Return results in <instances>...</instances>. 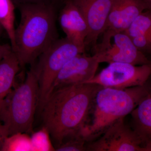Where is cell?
Returning a JSON list of instances; mask_svg holds the SVG:
<instances>
[{"mask_svg":"<svg viewBox=\"0 0 151 151\" xmlns=\"http://www.w3.org/2000/svg\"><path fill=\"white\" fill-rule=\"evenodd\" d=\"M12 50L11 45L0 44V60Z\"/></svg>","mask_w":151,"mask_h":151,"instance_id":"44dd1931","label":"cell"},{"mask_svg":"<svg viewBox=\"0 0 151 151\" xmlns=\"http://www.w3.org/2000/svg\"><path fill=\"white\" fill-rule=\"evenodd\" d=\"M102 41L93 47L94 55L101 63H124L134 65L151 64L145 53L139 51L124 32L110 29L103 32Z\"/></svg>","mask_w":151,"mask_h":151,"instance_id":"8992f818","label":"cell"},{"mask_svg":"<svg viewBox=\"0 0 151 151\" xmlns=\"http://www.w3.org/2000/svg\"><path fill=\"white\" fill-rule=\"evenodd\" d=\"M132 40L135 46L143 53L151 51V10L138 16L124 31Z\"/></svg>","mask_w":151,"mask_h":151,"instance_id":"5bb4252c","label":"cell"},{"mask_svg":"<svg viewBox=\"0 0 151 151\" xmlns=\"http://www.w3.org/2000/svg\"><path fill=\"white\" fill-rule=\"evenodd\" d=\"M151 92L146 83L124 89L101 87L93 100L84 127L81 130L86 143L100 137L112 124L124 118Z\"/></svg>","mask_w":151,"mask_h":151,"instance_id":"3957f363","label":"cell"},{"mask_svg":"<svg viewBox=\"0 0 151 151\" xmlns=\"http://www.w3.org/2000/svg\"><path fill=\"white\" fill-rule=\"evenodd\" d=\"M3 30H4V28H3L2 25L1 24L0 22V37H1V35Z\"/></svg>","mask_w":151,"mask_h":151,"instance_id":"603a6c76","label":"cell"},{"mask_svg":"<svg viewBox=\"0 0 151 151\" xmlns=\"http://www.w3.org/2000/svg\"><path fill=\"white\" fill-rule=\"evenodd\" d=\"M102 87L93 83L71 84L50 92L40 113L55 149L67 135L84 127L94 97Z\"/></svg>","mask_w":151,"mask_h":151,"instance_id":"6da1fadb","label":"cell"},{"mask_svg":"<svg viewBox=\"0 0 151 151\" xmlns=\"http://www.w3.org/2000/svg\"><path fill=\"white\" fill-rule=\"evenodd\" d=\"M122 118L97 139L86 143V151H151Z\"/></svg>","mask_w":151,"mask_h":151,"instance_id":"ba28073f","label":"cell"},{"mask_svg":"<svg viewBox=\"0 0 151 151\" xmlns=\"http://www.w3.org/2000/svg\"><path fill=\"white\" fill-rule=\"evenodd\" d=\"M13 1L20 4H22L43 3L44 2L45 0H13Z\"/></svg>","mask_w":151,"mask_h":151,"instance_id":"7402d4cb","label":"cell"},{"mask_svg":"<svg viewBox=\"0 0 151 151\" xmlns=\"http://www.w3.org/2000/svg\"><path fill=\"white\" fill-rule=\"evenodd\" d=\"M1 151H32L30 137L26 133H17L6 138Z\"/></svg>","mask_w":151,"mask_h":151,"instance_id":"e0dca14e","label":"cell"},{"mask_svg":"<svg viewBox=\"0 0 151 151\" xmlns=\"http://www.w3.org/2000/svg\"><path fill=\"white\" fill-rule=\"evenodd\" d=\"M86 143L81 131H79L66 136L55 151H86Z\"/></svg>","mask_w":151,"mask_h":151,"instance_id":"ac0fdd59","label":"cell"},{"mask_svg":"<svg viewBox=\"0 0 151 151\" xmlns=\"http://www.w3.org/2000/svg\"><path fill=\"white\" fill-rule=\"evenodd\" d=\"M38 95V81L32 66L23 82L12 89L0 107V121L7 129L9 136L32 133Z\"/></svg>","mask_w":151,"mask_h":151,"instance_id":"277c9868","label":"cell"},{"mask_svg":"<svg viewBox=\"0 0 151 151\" xmlns=\"http://www.w3.org/2000/svg\"><path fill=\"white\" fill-rule=\"evenodd\" d=\"M59 22L68 40L86 50L85 40L88 28L86 22L72 0H67L60 14Z\"/></svg>","mask_w":151,"mask_h":151,"instance_id":"7c38bea8","label":"cell"},{"mask_svg":"<svg viewBox=\"0 0 151 151\" xmlns=\"http://www.w3.org/2000/svg\"><path fill=\"white\" fill-rule=\"evenodd\" d=\"M149 2L151 3V0H148Z\"/></svg>","mask_w":151,"mask_h":151,"instance_id":"cb8c5ba5","label":"cell"},{"mask_svg":"<svg viewBox=\"0 0 151 151\" xmlns=\"http://www.w3.org/2000/svg\"><path fill=\"white\" fill-rule=\"evenodd\" d=\"M0 22L11 42L12 50L14 48V6L12 0H0Z\"/></svg>","mask_w":151,"mask_h":151,"instance_id":"2e32d148","label":"cell"},{"mask_svg":"<svg viewBox=\"0 0 151 151\" xmlns=\"http://www.w3.org/2000/svg\"><path fill=\"white\" fill-rule=\"evenodd\" d=\"M20 21L14 31L16 54L20 67L33 64L57 40L56 14L45 2L20 4Z\"/></svg>","mask_w":151,"mask_h":151,"instance_id":"7a4b0ae2","label":"cell"},{"mask_svg":"<svg viewBox=\"0 0 151 151\" xmlns=\"http://www.w3.org/2000/svg\"><path fill=\"white\" fill-rule=\"evenodd\" d=\"M131 129L144 146L151 150V93L143 98L130 113Z\"/></svg>","mask_w":151,"mask_h":151,"instance_id":"4fadbf2b","label":"cell"},{"mask_svg":"<svg viewBox=\"0 0 151 151\" xmlns=\"http://www.w3.org/2000/svg\"><path fill=\"white\" fill-rule=\"evenodd\" d=\"M151 73V64L138 65L112 63L86 83H93L107 88L127 89L145 85Z\"/></svg>","mask_w":151,"mask_h":151,"instance_id":"52a82bcc","label":"cell"},{"mask_svg":"<svg viewBox=\"0 0 151 151\" xmlns=\"http://www.w3.org/2000/svg\"><path fill=\"white\" fill-rule=\"evenodd\" d=\"M85 51L66 37L58 39L39 56L37 63L32 64L38 81L37 109L40 113L60 71L71 58Z\"/></svg>","mask_w":151,"mask_h":151,"instance_id":"5b68a950","label":"cell"},{"mask_svg":"<svg viewBox=\"0 0 151 151\" xmlns=\"http://www.w3.org/2000/svg\"><path fill=\"white\" fill-rule=\"evenodd\" d=\"M50 137L48 130L44 126L37 132L32 133L30 139L32 151H55Z\"/></svg>","mask_w":151,"mask_h":151,"instance_id":"d6986e66","label":"cell"},{"mask_svg":"<svg viewBox=\"0 0 151 151\" xmlns=\"http://www.w3.org/2000/svg\"><path fill=\"white\" fill-rule=\"evenodd\" d=\"M151 8L148 0H113L105 30L124 32L138 16Z\"/></svg>","mask_w":151,"mask_h":151,"instance_id":"8fae6325","label":"cell"},{"mask_svg":"<svg viewBox=\"0 0 151 151\" xmlns=\"http://www.w3.org/2000/svg\"><path fill=\"white\" fill-rule=\"evenodd\" d=\"M20 68L18 59L12 50L0 60V107L14 87Z\"/></svg>","mask_w":151,"mask_h":151,"instance_id":"9a60e30c","label":"cell"},{"mask_svg":"<svg viewBox=\"0 0 151 151\" xmlns=\"http://www.w3.org/2000/svg\"><path fill=\"white\" fill-rule=\"evenodd\" d=\"M86 22L88 34L85 48L97 45L99 36L105 30L113 0H72Z\"/></svg>","mask_w":151,"mask_h":151,"instance_id":"9c48e42d","label":"cell"},{"mask_svg":"<svg viewBox=\"0 0 151 151\" xmlns=\"http://www.w3.org/2000/svg\"><path fill=\"white\" fill-rule=\"evenodd\" d=\"M99 64L94 55L88 56L84 52L76 55L60 71L50 93L53 89L60 86L86 83L94 77Z\"/></svg>","mask_w":151,"mask_h":151,"instance_id":"30bf717a","label":"cell"},{"mask_svg":"<svg viewBox=\"0 0 151 151\" xmlns=\"http://www.w3.org/2000/svg\"><path fill=\"white\" fill-rule=\"evenodd\" d=\"M9 136L7 129L0 121V151H1L3 143L6 138Z\"/></svg>","mask_w":151,"mask_h":151,"instance_id":"ffe728a7","label":"cell"}]
</instances>
